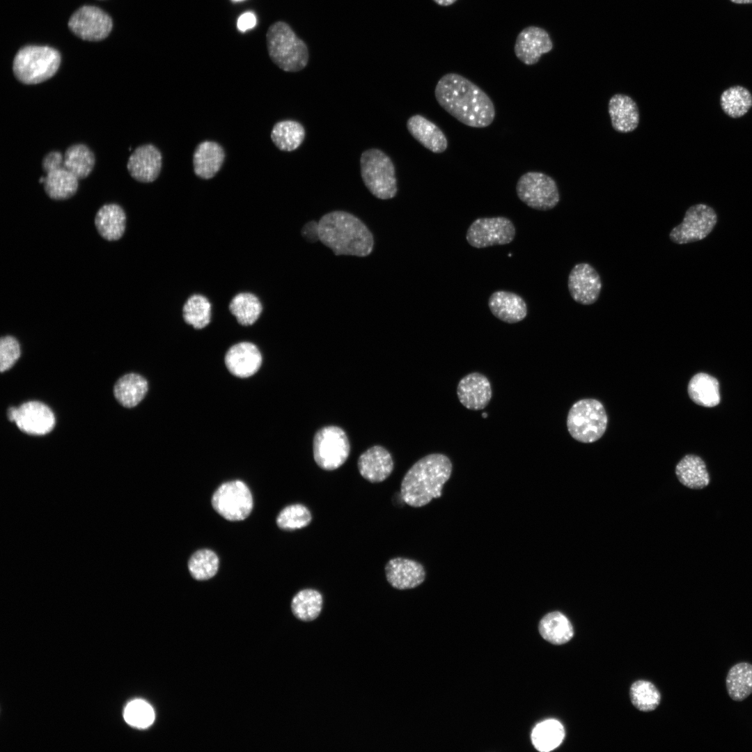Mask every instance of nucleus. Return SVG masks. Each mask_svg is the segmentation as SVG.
I'll return each instance as SVG.
<instances>
[{
  "label": "nucleus",
  "mask_w": 752,
  "mask_h": 752,
  "mask_svg": "<svg viewBox=\"0 0 752 752\" xmlns=\"http://www.w3.org/2000/svg\"><path fill=\"white\" fill-rule=\"evenodd\" d=\"M439 104L464 125L483 128L494 120V104L478 86L462 76L449 72L443 75L434 88Z\"/></svg>",
  "instance_id": "obj_1"
},
{
  "label": "nucleus",
  "mask_w": 752,
  "mask_h": 752,
  "mask_svg": "<svg viewBox=\"0 0 752 752\" xmlns=\"http://www.w3.org/2000/svg\"><path fill=\"white\" fill-rule=\"evenodd\" d=\"M319 240L336 256L365 257L373 249V235L358 217L345 211H333L318 221Z\"/></svg>",
  "instance_id": "obj_2"
},
{
  "label": "nucleus",
  "mask_w": 752,
  "mask_h": 752,
  "mask_svg": "<svg viewBox=\"0 0 752 752\" xmlns=\"http://www.w3.org/2000/svg\"><path fill=\"white\" fill-rule=\"evenodd\" d=\"M451 472L452 463L446 455L432 453L423 457L407 471L401 482L402 500L415 508L427 505L441 496Z\"/></svg>",
  "instance_id": "obj_3"
},
{
  "label": "nucleus",
  "mask_w": 752,
  "mask_h": 752,
  "mask_svg": "<svg viewBox=\"0 0 752 752\" xmlns=\"http://www.w3.org/2000/svg\"><path fill=\"white\" fill-rule=\"evenodd\" d=\"M267 47L271 60L286 72H297L308 63V49L290 26L283 22L272 24L266 34Z\"/></svg>",
  "instance_id": "obj_4"
},
{
  "label": "nucleus",
  "mask_w": 752,
  "mask_h": 752,
  "mask_svg": "<svg viewBox=\"0 0 752 752\" xmlns=\"http://www.w3.org/2000/svg\"><path fill=\"white\" fill-rule=\"evenodd\" d=\"M60 64L61 55L56 49L48 46L29 45L16 54L13 71L20 82L36 84L54 75Z\"/></svg>",
  "instance_id": "obj_5"
},
{
  "label": "nucleus",
  "mask_w": 752,
  "mask_h": 752,
  "mask_svg": "<svg viewBox=\"0 0 752 752\" xmlns=\"http://www.w3.org/2000/svg\"><path fill=\"white\" fill-rule=\"evenodd\" d=\"M607 415L602 404L592 398L582 399L570 408L567 427L570 435L582 443L600 439L606 431Z\"/></svg>",
  "instance_id": "obj_6"
},
{
  "label": "nucleus",
  "mask_w": 752,
  "mask_h": 752,
  "mask_svg": "<svg viewBox=\"0 0 752 752\" xmlns=\"http://www.w3.org/2000/svg\"><path fill=\"white\" fill-rule=\"evenodd\" d=\"M362 180L375 197L393 198L397 192L395 168L391 159L378 149L364 151L360 159Z\"/></svg>",
  "instance_id": "obj_7"
},
{
  "label": "nucleus",
  "mask_w": 752,
  "mask_h": 752,
  "mask_svg": "<svg viewBox=\"0 0 752 752\" xmlns=\"http://www.w3.org/2000/svg\"><path fill=\"white\" fill-rule=\"evenodd\" d=\"M350 453V444L346 432L336 425H327L319 429L313 440V458L317 465L326 471L341 467Z\"/></svg>",
  "instance_id": "obj_8"
},
{
  "label": "nucleus",
  "mask_w": 752,
  "mask_h": 752,
  "mask_svg": "<svg viewBox=\"0 0 752 752\" xmlns=\"http://www.w3.org/2000/svg\"><path fill=\"white\" fill-rule=\"evenodd\" d=\"M516 193L521 201L537 210H551L560 201L556 181L542 172L528 171L522 175L516 185Z\"/></svg>",
  "instance_id": "obj_9"
},
{
  "label": "nucleus",
  "mask_w": 752,
  "mask_h": 752,
  "mask_svg": "<svg viewBox=\"0 0 752 752\" xmlns=\"http://www.w3.org/2000/svg\"><path fill=\"white\" fill-rule=\"evenodd\" d=\"M214 509L229 521L246 518L253 508V498L248 486L239 480L221 484L212 498Z\"/></svg>",
  "instance_id": "obj_10"
},
{
  "label": "nucleus",
  "mask_w": 752,
  "mask_h": 752,
  "mask_svg": "<svg viewBox=\"0 0 752 752\" xmlns=\"http://www.w3.org/2000/svg\"><path fill=\"white\" fill-rule=\"evenodd\" d=\"M516 234L510 219L505 217H483L474 220L469 226L466 239L473 247L482 249L510 243Z\"/></svg>",
  "instance_id": "obj_11"
},
{
  "label": "nucleus",
  "mask_w": 752,
  "mask_h": 752,
  "mask_svg": "<svg viewBox=\"0 0 752 752\" xmlns=\"http://www.w3.org/2000/svg\"><path fill=\"white\" fill-rule=\"evenodd\" d=\"M716 221V214L710 206L692 205L686 211L683 221L671 230L669 238L678 244L701 240L710 233Z\"/></svg>",
  "instance_id": "obj_12"
},
{
  "label": "nucleus",
  "mask_w": 752,
  "mask_h": 752,
  "mask_svg": "<svg viewBox=\"0 0 752 752\" xmlns=\"http://www.w3.org/2000/svg\"><path fill=\"white\" fill-rule=\"evenodd\" d=\"M8 419L14 421L22 432L33 435H43L52 430L55 416L46 405L38 401L23 403L19 407H10Z\"/></svg>",
  "instance_id": "obj_13"
},
{
  "label": "nucleus",
  "mask_w": 752,
  "mask_h": 752,
  "mask_svg": "<svg viewBox=\"0 0 752 752\" xmlns=\"http://www.w3.org/2000/svg\"><path fill=\"white\" fill-rule=\"evenodd\" d=\"M68 27L82 40L98 41L109 36L112 29V20L98 7L84 6L72 15Z\"/></svg>",
  "instance_id": "obj_14"
},
{
  "label": "nucleus",
  "mask_w": 752,
  "mask_h": 752,
  "mask_svg": "<svg viewBox=\"0 0 752 752\" xmlns=\"http://www.w3.org/2000/svg\"><path fill=\"white\" fill-rule=\"evenodd\" d=\"M567 287L574 301L582 305H590L598 299L602 283L600 274L592 265L581 263L571 269Z\"/></svg>",
  "instance_id": "obj_15"
},
{
  "label": "nucleus",
  "mask_w": 752,
  "mask_h": 752,
  "mask_svg": "<svg viewBox=\"0 0 752 752\" xmlns=\"http://www.w3.org/2000/svg\"><path fill=\"white\" fill-rule=\"evenodd\" d=\"M553 49V42L544 29L530 26L522 29L517 36L514 52L516 57L524 64H536L542 55Z\"/></svg>",
  "instance_id": "obj_16"
},
{
  "label": "nucleus",
  "mask_w": 752,
  "mask_h": 752,
  "mask_svg": "<svg viewBox=\"0 0 752 752\" xmlns=\"http://www.w3.org/2000/svg\"><path fill=\"white\" fill-rule=\"evenodd\" d=\"M263 356L258 346L250 341H240L231 345L224 356V363L233 375L249 377L260 368Z\"/></svg>",
  "instance_id": "obj_17"
},
{
  "label": "nucleus",
  "mask_w": 752,
  "mask_h": 752,
  "mask_svg": "<svg viewBox=\"0 0 752 752\" xmlns=\"http://www.w3.org/2000/svg\"><path fill=\"white\" fill-rule=\"evenodd\" d=\"M162 166L160 150L155 145L147 143L134 149L128 159L127 168L134 180L148 183L158 178Z\"/></svg>",
  "instance_id": "obj_18"
},
{
  "label": "nucleus",
  "mask_w": 752,
  "mask_h": 752,
  "mask_svg": "<svg viewBox=\"0 0 752 752\" xmlns=\"http://www.w3.org/2000/svg\"><path fill=\"white\" fill-rule=\"evenodd\" d=\"M457 394L460 403L466 408L480 410L489 402L492 392L487 377L479 373H471L460 380Z\"/></svg>",
  "instance_id": "obj_19"
},
{
  "label": "nucleus",
  "mask_w": 752,
  "mask_h": 752,
  "mask_svg": "<svg viewBox=\"0 0 752 752\" xmlns=\"http://www.w3.org/2000/svg\"><path fill=\"white\" fill-rule=\"evenodd\" d=\"M357 467L361 476L370 483L386 480L393 470V460L389 451L379 445L373 446L360 455Z\"/></svg>",
  "instance_id": "obj_20"
},
{
  "label": "nucleus",
  "mask_w": 752,
  "mask_h": 752,
  "mask_svg": "<svg viewBox=\"0 0 752 752\" xmlns=\"http://www.w3.org/2000/svg\"><path fill=\"white\" fill-rule=\"evenodd\" d=\"M385 574L390 585L399 590L417 587L425 578V572L421 563L402 557L388 561L385 566Z\"/></svg>",
  "instance_id": "obj_21"
},
{
  "label": "nucleus",
  "mask_w": 752,
  "mask_h": 752,
  "mask_svg": "<svg viewBox=\"0 0 752 752\" xmlns=\"http://www.w3.org/2000/svg\"><path fill=\"white\" fill-rule=\"evenodd\" d=\"M491 313L499 320L509 324L523 320L527 315V305L519 295L505 291L494 292L488 300Z\"/></svg>",
  "instance_id": "obj_22"
},
{
  "label": "nucleus",
  "mask_w": 752,
  "mask_h": 752,
  "mask_svg": "<svg viewBox=\"0 0 752 752\" xmlns=\"http://www.w3.org/2000/svg\"><path fill=\"white\" fill-rule=\"evenodd\" d=\"M411 135L423 146L434 153H442L448 148V140L444 132L424 116L416 114L407 122Z\"/></svg>",
  "instance_id": "obj_23"
},
{
  "label": "nucleus",
  "mask_w": 752,
  "mask_h": 752,
  "mask_svg": "<svg viewBox=\"0 0 752 752\" xmlns=\"http://www.w3.org/2000/svg\"><path fill=\"white\" fill-rule=\"evenodd\" d=\"M226 154L223 147L214 141H203L193 155L194 173L204 180L212 178L221 169Z\"/></svg>",
  "instance_id": "obj_24"
},
{
  "label": "nucleus",
  "mask_w": 752,
  "mask_h": 752,
  "mask_svg": "<svg viewBox=\"0 0 752 752\" xmlns=\"http://www.w3.org/2000/svg\"><path fill=\"white\" fill-rule=\"evenodd\" d=\"M609 114L613 128L621 133L636 130L639 123V111L635 101L624 94H615L609 102Z\"/></svg>",
  "instance_id": "obj_25"
},
{
  "label": "nucleus",
  "mask_w": 752,
  "mask_h": 752,
  "mask_svg": "<svg viewBox=\"0 0 752 752\" xmlns=\"http://www.w3.org/2000/svg\"><path fill=\"white\" fill-rule=\"evenodd\" d=\"M95 226L102 238L107 241H117L125 231L126 214L117 203L104 204L95 214Z\"/></svg>",
  "instance_id": "obj_26"
},
{
  "label": "nucleus",
  "mask_w": 752,
  "mask_h": 752,
  "mask_svg": "<svg viewBox=\"0 0 752 752\" xmlns=\"http://www.w3.org/2000/svg\"><path fill=\"white\" fill-rule=\"evenodd\" d=\"M675 474L685 487L700 489L710 483V476L704 461L695 455H685L676 465Z\"/></svg>",
  "instance_id": "obj_27"
},
{
  "label": "nucleus",
  "mask_w": 752,
  "mask_h": 752,
  "mask_svg": "<svg viewBox=\"0 0 752 752\" xmlns=\"http://www.w3.org/2000/svg\"><path fill=\"white\" fill-rule=\"evenodd\" d=\"M687 390L691 400L698 405L712 407L720 402L719 382L707 373H699L694 375Z\"/></svg>",
  "instance_id": "obj_28"
},
{
  "label": "nucleus",
  "mask_w": 752,
  "mask_h": 752,
  "mask_svg": "<svg viewBox=\"0 0 752 752\" xmlns=\"http://www.w3.org/2000/svg\"><path fill=\"white\" fill-rule=\"evenodd\" d=\"M78 178L64 167L46 173L44 189L47 195L54 200H65L75 194L78 189Z\"/></svg>",
  "instance_id": "obj_29"
},
{
  "label": "nucleus",
  "mask_w": 752,
  "mask_h": 752,
  "mask_svg": "<svg viewBox=\"0 0 752 752\" xmlns=\"http://www.w3.org/2000/svg\"><path fill=\"white\" fill-rule=\"evenodd\" d=\"M148 389V382L143 377L136 373H129L116 382L113 393L123 406L133 407L144 398Z\"/></svg>",
  "instance_id": "obj_30"
},
{
  "label": "nucleus",
  "mask_w": 752,
  "mask_h": 752,
  "mask_svg": "<svg viewBox=\"0 0 752 752\" xmlns=\"http://www.w3.org/2000/svg\"><path fill=\"white\" fill-rule=\"evenodd\" d=\"M538 629L542 637L554 645L564 644L574 635L570 621L559 611L546 614L541 619Z\"/></svg>",
  "instance_id": "obj_31"
},
{
  "label": "nucleus",
  "mask_w": 752,
  "mask_h": 752,
  "mask_svg": "<svg viewBox=\"0 0 752 752\" xmlns=\"http://www.w3.org/2000/svg\"><path fill=\"white\" fill-rule=\"evenodd\" d=\"M726 687L730 698L735 701H742L752 694V664L739 662L728 671Z\"/></svg>",
  "instance_id": "obj_32"
},
{
  "label": "nucleus",
  "mask_w": 752,
  "mask_h": 752,
  "mask_svg": "<svg viewBox=\"0 0 752 752\" xmlns=\"http://www.w3.org/2000/svg\"><path fill=\"white\" fill-rule=\"evenodd\" d=\"M228 309L240 324L247 327L256 323L260 317L263 304L256 295L242 292L231 299Z\"/></svg>",
  "instance_id": "obj_33"
},
{
  "label": "nucleus",
  "mask_w": 752,
  "mask_h": 752,
  "mask_svg": "<svg viewBox=\"0 0 752 752\" xmlns=\"http://www.w3.org/2000/svg\"><path fill=\"white\" fill-rule=\"evenodd\" d=\"M270 136L272 142L280 150L290 152L302 143L305 130L299 122L284 120L273 126Z\"/></svg>",
  "instance_id": "obj_34"
},
{
  "label": "nucleus",
  "mask_w": 752,
  "mask_h": 752,
  "mask_svg": "<svg viewBox=\"0 0 752 752\" xmlns=\"http://www.w3.org/2000/svg\"><path fill=\"white\" fill-rule=\"evenodd\" d=\"M95 157L93 151L84 143L69 146L64 153L63 166L78 179L88 177L93 171Z\"/></svg>",
  "instance_id": "obj_35"
},
{
  "label": "nucleus",
  "mask_w": 752,
  "mask_h": 752,
  "mask_svg": "<svg viewBox=\"0 0 752 752\" xmlns=\"http://www.w3.org/2000/svg\"><path fill=\"white\" fill-rule=\"evenodd\" d=\"M565 737L563 726L557 720L548 719L538 723L531 733V741L539 751L548 752L557 748Z\"/></svg>",
  "instance_id": "obj_36"
},
{
  "label": "nucleus",
  "mask_w": 752,
  "mask_h": 752,
  "mask_svg": "<svg viewBox=\"0 0 752 752\" xmlns=\"http://www.w3.org/2000/svg\"><path fill=\"white\" fill-rule=\"evenodd\" d=\"M182 318L185 323L194 329H201L206 327L212 319L210 301L203 295H191L182 306Z\"/></svg>",
  "instance_id": "obj_37"
},
{
  "label": "nucleus",
  "mask_w": 752,
  "mask_h": 752,
  "mask_svg": "<svg viewBox=\"0 0 752 752\" xmlns=\"http://www.w3.org/2000/svg\"><path fill=\"white\" fill-rule=\"evenodd\" d=\"M321 593L314 589H304L292 598L291 610L294 616L302 621H311L318 617L322 609Z\"/></svg>",
  "instance_id": "obj_38"
},
{
  "label": "nucleus",
  "mask_w": 752,
  "mask_h": 752,
  "mask_svg": "<svg viewBox=\"0 0 752 752\" xmlns=\"http://www.w3.org/2000/svg\"><path fill=\"white\" fill-rule=\"evenodd\" d=\"M720 103L723 111L732 118H739L752 107V95L744 87L735 86L723 92Z\"/></svg>",
  "instance_id": "obj_39"
},
{
  "label": "nucleus",
  "mask_w": 752,
  "mask_h": 752,
  "mask_svg": "<svg viewBox=\"0 0 752 752\" xmlns=\"http://www.w3.org/2000/svg\"><path fill=\"white\" fill-rule=\"evenodd\" d=\"M218 567L217 555L213 551L206 549L196 551L188 562L189 571L192 577L196 580H207L212 578L217 572Z\"/></svg>",
  "instance_id": "obj_40"
},
{
  "label": "nucleus",
  "mask_w": 752,
  "mask_h": 752,
  "mask_svg": "<svg viewBox=\"0 0 752 752\" xmlns=\"http://www.w3.org/2000/svg\"><path fill=\"white\" fill-rule=\"evenodd\" d=\"M629 695L634 706L643 712L654 710L661 700L660 693L656 687L645 680L634 682L630 687Z\"/></svg>",
  "instance_id": "obj_41"
},
{
  "label": "nucleus",
  "mask_w": 752,
  "mask_h": 752,
  "mask_svg": "<svg viewBox=\"0 0 752 752\" xmlns=\"http://www.w3.org/2000/svg\"><path fill=\"white\" fill-rule=\"evenodd\" d=\"M312 515L307 507L296 503L285 507L276 517V524L282 530L293 531L307 526Z\"/></svg>",
  "instance_id": "obj_42"
},
{
  "label": "nucleus",
  "mask_w": 752,
  "mask_h": 752,
  "mask_svg": "<svg viewBox=\"0 0 752 752\" xmlns=\"http://www.w3.org/2000/svg\"><path fill=\"white\" fill-rule=\"evenodd\" d=\"M124 719L132 726L146 728L153 723L155 712L147 702L137 699L127 705L124 710Z\"/></svg>",
  "instance_id": "obj_43"
},
{
  "label": "nucleus",
  "mask_w": 752,
  "mask_h": 752,
  "mask_svg": "<svg viewBox=\"0 0 752 752\" xmlns=\"http://www.w3.org/2000/svg\"><path fill=\"white\" fill-rule=\"evenodd\" d=\"M20 346L17 340L12 336H5L0 340V370L1 373L10 369L20 356Z\"/></svg>",
  "instance_id": "obj_44"
},
{
  "label": "nucleus",
  "mask_w": 752,
  "mask_h": 752,
  "mask_svg": "<svg viewBox=\"0 0 752 752\" xmlns=\"http://www.w3.org/2000/svg\"><path fill=\"white\" fill-rule=\"evenodd\" d=\"M63 161L64 155L59 151H51L45 155L42 159V169L45 173H47L53 169L64 167Z\"/></svg>",
  "instance_id": "obj_45"
},
{
  "label": "nucleus",
  "mask_w": 752,
  "mask_h": 752,
  "mask_svg": "<svg viewBox=\"0 0 752 752\" xmlns=\"http://www.w3.org/2000/svg\"><path fill=\"white\" fill-rule=\"evenodd\" d=\"M256 24V15L251 12H246L241 15L237 19V28L242 31L244 32L248 29L253 28Z\"/></svg>",
  "instance_id": "obj_46"
},
{
  "label": "nucleus",
  "mask_w": 752,
  "mask_h": 752,
  "mask_svg": "<svg viewBox=\"0 0 752 752\" xmlns=\"http://www.w3.org/2000/svg\"><path fill=\"white\" fill-rule=\"evenodd\" d=\"M301 233L303 236L310 242H313L319 240L318 222L317 223L315 221L308 222L303 227Z\"/></svg>",
  "instance_id": "obj_47"
},
{
  "label": "nucleus",
  "mask_w": 752,
  "mask_h": 752,
  "mask_svg": "<svg viewBox=\"0 0 752 752\" xmlns=\"http://www.w3.org/2000/svg\"><path fill=\"white\" fill-rule=\"evenodd\" d=\"M433 1L441 6H448L453 4L457 0H433Z\"/></svg>",
  "instance_id": "obj_48"
},
{
  "label": "nucleus",
  "mask_w": 752,
  "mask_h": 752,
  "mask_svg": "<svg viewBox=\"0 0 752 752\" xmlns=\"http://www.w3.org/2000/svg\"><path fill=\"white\" fill-rule=\"evenodd\" d=\"M731 2L737 4H747L752 3V0H730Z\"/></svg>",
  "instance_id": "obj_49"
},
{
  "label": "nucleus",
  "mask_w": 752,
  "mask_h": 752,
  "mask_svg": "<svg viewBox=\"0 0 752 752\" xmlns=\"http://www.w3.org/2000/svg\"><path fill=\"white\" fill-rule=\"evenodd\" d=\"M482 416H483V418H487V413H483Z\"/></svg>",
  "instance_id": "obj_50"
},
{
  "label": "nucleus",
  "mask_w": 752,
  "mask_h": 752,
  "mask_svg": "<svg viewBox=\"0 0 752 752\" xmlns=\"http://www.w3.org/2000/svg\"><path fill=\"white\" fill-rule=\"evenodd\" d=\"M233 1H242V0H233Z\"/></svg>",
  "instance_id": "obj_51"
}]
</instances>
